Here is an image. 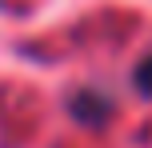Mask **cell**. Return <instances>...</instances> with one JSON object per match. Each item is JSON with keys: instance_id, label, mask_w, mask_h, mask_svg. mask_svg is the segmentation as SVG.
Here are the masks:
<instances>
[{"instance_id": "2", "label": "cell", "mask_w": 152, "mask_h": 148, "mask_svg": "<svg viewBox=\"0 0 152 148\" xmlns=\"http://www.w3.org/2000/svg\"><path fill=\"white\" fill-rule=\"evenodd\" d=\"M132 84H136L140 96H152V52L136 64V68H132Z\"/></svg>"}, {"instance_id": "1", "label": "cell", "mask_w": 152, "mask_h": 148, "mask_svg": "<svg viewBox=\"0 0 152 148\" xmlns=\"http://www.w3.org/2000/svg\"><path fill=\"white\" fill-rule=\"evenodd\" d=\"M68 108H72V116L100 124V120L112 112V100H108V96H100V92H80V96H72V100H68Z\"/></svg>"}]
</instances>
